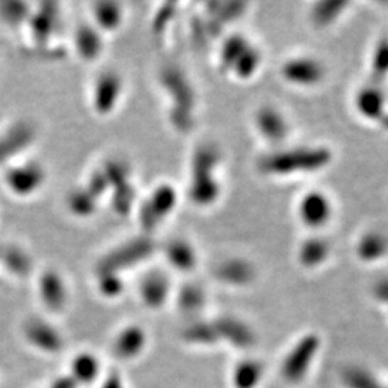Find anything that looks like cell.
<instances>
[{"instance_id":"cell-1","label":"cell","mask_w":388,"mask_h":388,"mask_svg":"<svg viewBox=\"0 0 388 388\" xmlns=\"http://www.w3.org/2000/svg\"><path fill=\"white\" fill-rule=\"evenodd\" d=\"M46 180V172L42 164L29 160L11 161L8 165V173H4V186L15 197L28 199L39 193Z\"/></svg>"},{"instance_id":"cell-2","label":"cell","mask_w":388,"mask_h":388,"mask_svg":"<svg viewBox=\"0 0 388 388\" xmlns=\"http://www.w3.org/2000/svg\"><path fill=\"white\" fill-rule=\"evenodd\" d=\"M329 155L323 150H304L294 153H284L267 157L263 161V167L267 172L288 174L298 170H315L326 164Z\"/></svg>"},{"instance_id":"cell-3","label":"cell","mask_w":388,"mask_h":388,"mask_svg":"<svg viewBox=\"0 0 388 388\" xmlns=\"http://www.w3.org/2000/svg\"><path fill=\"white\" fill-rule=\"evenodd\" d=\"M298 213L304 225L312 229L325 226L332 216V203L321 192H309L299 201Z\"/></svg>"},{"instance_id":"cell-4","label":"cell","mask_w":388,"mask_h":388,"mask_svg":"<svg viewBox=\"0 0 388 388\" xmlns=\"http://www.w3.org/2000/svg\"><path fill=\"white\" fill-rule=\"evenodd\" d=\"M123 96V79L113 72L102 74L92 87V106L96 113L106 114L111 113L116 106L117 101Z\"/></svg>"},{"instance_id":"cell-5","label":"cell","mask_w":388,"mask_h":388,"mask_svg":"<svg viewBox=\"0 0 388 388\" xmlns=\"http://www.w3.org/2000/svg\"><path fill=\"white\" fill-rule=\"evenodd\" d=\"M325 75L322 64L312 58H296L285 64L284 77L296 85L311 87L321 82Z\"/></svg>"},{"instance_id":"cell-6","label":"cell","mask_w":388,"mask_h":388,"mask_svg":"<svg viewBox=\"0 0 388 388\" xmlns=\"http://www.w3.org/2000/svg\"><path fill=\"white\" fill-rule=\"evenodd\" d=\"M256 126L262 135L272 143L284 141L289 131V126L285 117L278 109L272 106H265L259 111L256 116Z\"/></svg>"},{"instance_id":"cell-7","label":"cell","mask_w":388,"mask_h":388,"mask_svg":"<svg viewBox=\"0 0 388 388\" xmlns=\"http://www.w3.org/2000/svg\"><path fill=\"white\" fill-rule=\"evenodd\" d=\"M92 26L101 33L116 32L124 22V11L120 4H95L92 6Z\"/></svg>"},{"instance_id":"cell-8","label":"cell","mask_w":388,"mask_h":388,"mask_svg":"<svg viewBox=\"0 0 388 388\" xmlns=\"http://www.w3.org/2000/svg\"><path fill=\"white\" fill-rule=\"evenodd\" d=\"M165 257H167V262L182 270V272H189L196 267L197 263V255L194 248L183 239H176L172 240L167 245V249H165Z\"/></svg>"},{"instance_id":"cell-9","label":"cell","mask_w":388,"mask_h":388,"mask_svg":"<svg viewBox=\"0 0 388 388\" xmlns=\"http://www.w3.org/2000/svg\"><path fill=\"white\" fill-rule=\"evenodd\" d=\"M101 40H102V33L95 29L92 25L87 29L82 28L78 31V33L75 35V43H77V49L81 60L84 61H91V60H96V55L99 57L101 53Z\"/></svg>"},{"instance_id":"cell-10","label":"cell","mask_w":388,"mask_h":388,"mask_svg":"<svg viewBox=\"0 0 388 388\" xmlns=\"http://www.w3.org/2000/svg\"><path fill=\"white\" fill-rule=\"evenodd\" d=\"M388 252V239L379 232H371L361 238L357 253L364 262L378 260Z\"/></svg>"},{"instance_id":"cell-11","label":"cell","mask_w":388,"mask_h":388,"mask_svg":"<svg viewBox=\"0 0 388 388\" xmlns=\"http://www.w3.org/2000/svg\"><path fill=\"white\" fill-rule=\"evenodd\" d=\"M167 289H169V279L165 278L164 275L158 273H148L147 278L141 281L140 285V295L143 298V301H148L150 304L155 305L161 301H164L162 298L167 295Z\"/></svg>"},{"instance_id":"cell-12","label":"cell","mask_w":388,"mask_h":388,"mask_svg":"<svg viewBox=\"0 0 388 388\" xmlns=\"http://www.w3.org/2000/svg\"><path fill=\"white\" fill-rule=\"evenodd\" d=\"M329 255V245L321 238L306 239L299 249V260L304 266L314 267L321 265Z\"/></svg>"},{"instance_id":"cell-13","label":"cell","mask_w":388,"mask_h":388,"mask_svg":"<svg viewBox=\"0 0 388 388\" xmlns=\"http://www.w3.org/2000/svg\"><path fill=\"white\" fill-rule=\"evenodd\" d=\"M218 276L229 284H246L253 278V267L240 259H233L218 267Z\"/></svg>"},{"instance_id":"cell-14","label":"cell","mask_w":388,"mask_h":388,"mask_svg":"<svg viewBox=\"0 0 388 388\" xmlns=\"http://www.w3.org/2000/svg\"><path fill=\"white\" fill-rule=\"evenodd\" d=\"M375 295L381 301H388V279H382L377 284Z\"/></svg>"}]
</instances>
